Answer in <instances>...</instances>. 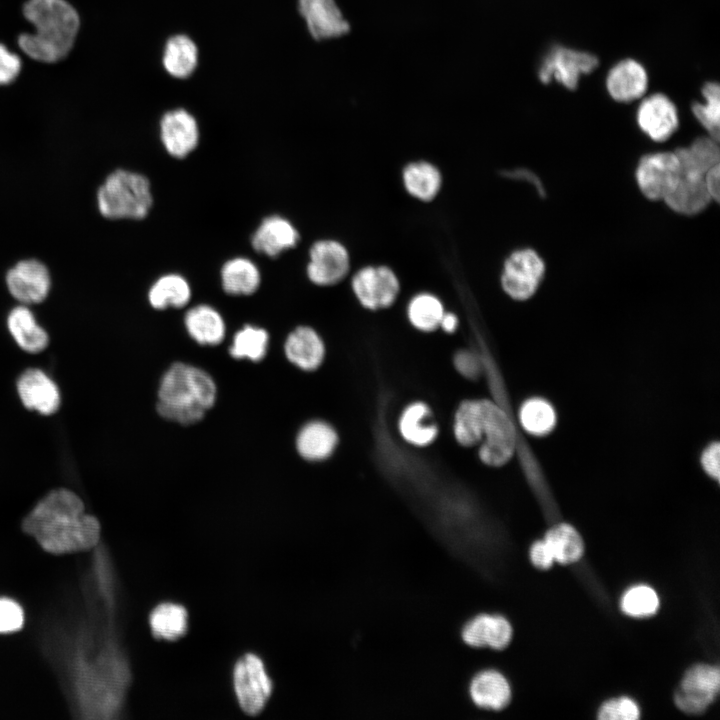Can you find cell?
Wrapping results in <instances>:
<instances>
[{"label":"cell","mask_w":720,"mask_h":720,"mask_svg":"<svg viewBox=\"0 0 720 720\" xmlns=\"http://www.w3.org/2000/svg\"><path fill=\"white\" fill-rule=\"evenodd\" d=\"M482 399L463 401L457 408L453 432L459 444L475 446L482 441Z\"/></svg>","instance_id":"d6a6232c"},{"label":"cell","mask_w":720,"mask_h":720,"mask_svg":"<svg viewBox=\"0 0 720 720\" xmlns=\"http://www.w3.org/2000/svg\"><path fill=\"white\" fill-rule=\"evenodd\" d=\"M187 618L184 607L174 603H163L151 613V630L157 638L176 640L186 632Z\"/></svg>","instance_id":"e575fe53"},{"label":"cell","mask_w":720,"mask_h":720,"mask_svg":"<svg viewBox=\"0 0 720 720\" xmlns=\"http://www.w3.org/2000/svg\"><path fill=\"white\" fill-rule=\"evenodd\" d=\"M22 608L14 601L0 599V633L14 632L23 625Z\"/></svg>","instance_id":"b9f144b4"},{"label":"cell","mask_w":720,"mask_h":720,"mask_svg":"<svg viewBox=\"0 0 720 720\" xmlns=\"http://www.w3.org/2000/svg\"><path fill=\"white\" fill-rule=\"evenodd\" d=\"M285 354L290 362L305 371L317 369L325 354L324 343L317 332L307 326L292 331L285 342Z\"/></svg>","instance_id":"7402d4cb"},{"label":"cell","mask_w":720,"mask_h":720,"mask_svg":"<svg viewBox=\"0 0 720 720\" xmlns=\"http://www.w3.org/2000/svg\"><path fill=\"white\" fill-rule=\"evenodd\" d=\"M704 471L712 478L718 480L720 474V446L713 443L709 445L701 456Z\"/></svg>","instance_id":"f6af8a7d"},{"label":"cell","mask_w":720,"mask_h":720,"mask_svg":"<svg viewBox=\"0 0 720 720\" xmlns=\"http://www.w3.org/2000/svg\"><path fill=\"white\" fill-rule=\"evenodd\" d=\"M659 606L656 592L646 585H638L625 592L621 600L624 613L633 617L653 615Z\"/></svg>","instance_id":"ab89813d"},{"label":"cell","mask_w":720,"mask_h":720,"mask_svg":"<svg viewBox=\"0 0 720 720\" xmlns=\"http://www.w3.org/2000/svg\"><path fill=\"white\" fill-rule=\"evenodd\" d=\"M648 74L644 66L634 59L616 63L606 77L609 95L617 102L628 103L641 98L647 91Z\"/></svg>","instance_id":"ac0fdd59"},{"label":"cell","mask_w":720,"mask_h":720,"mask_svg":"<svg viewBox=\"0 0 720 720\" xmlns=\"http://www.w3.org/2000/svg\"><path fill=\"white\" fill-rule=\"evenodd\" d=\"M197 47L185 35H176L167 41L163 55L166 71L174 77L189 76L197 65Z\"/></svg>","instance_id":"1f68e13d"},{"label":"cell","mask_w":720,"mask_h":720,"mask_svg":"<svg viewBox=\"0 0 720 720\" xmlns=\"http://www.w3.org/2000/svg\"><path fill=\"white\" fill-rule=\"evenodd\" d=\"M481 431V461L490 466L508 462L515 450L514 426L506 412L491 400L482 399Z\"/></svg>","instance_id":"5b68a950"},{"label":"cell","mask_w":720,"mask_h":720,"mask_svg":"<svg viewBox=\"0 0 720 720\" xmlns=\"http://www.w3.org/2000/svg\"><path fill=\"white\" fill-rule=\"evenodd\" d=\"M680 173L675 151H659L639 159L635 179L640 192L648 200L663 201L675 187Z\"/></svg>","instance_id":"52a82bcc"},{"label":"cell","mask_w":720,"mask_h":720,"mask_svg":"<svg viewBox=\"0 0 720 720\" xmlns=\"http://www.w3.org/2000/svg\"><path fill=\"white\" fill-rule=\"evenodd\" d=\"M220 280L227 294L248 296L259 288L261 274L257 265L249 258L234 257L222 265Z\"/></svg>","instance_id":"cb8c5ba5"},{"label":"cell","mask_w":720,"mask_h":720,"mask_svg":"<svg viewBox=\"0 0 720 720\" xmlns=\"http://www.w3.org/2000/svg\"><path fill=\"white\" fill-rule=\"evenodd\" d=\"M522 427L530 434L542 436L552 431L556 414L552 405L541 398H532L523 403L519 412Z\"/></svg>","instance_id":"8d00e7d4"},{"label":"cell","mask_w":720,"mask_h":720,"mask_svg":"<svg viewBox=\"0 0 720 720\" xmlns=\"http://www.w3.org/2000/svg\"><path fill=\"white\" fill-rule=\"evenodd\" d=\"M351 286L357 300L369 310L391 306L400 291L398 277L384 265L359 269L352 277Z\"/></svg>","instance_id":"30bf717a"},{"label":"cell","mask_w":720,"mask_h":720,"mask_svg":"<svg viewBox=\"0 0 720 720\" xmlns=\"http://www.w3.org/2000/svg\"><path fill=\"white\" fill-rule=\"evenodd\" d=\"M233 682L242 710L250 715L261 712L272 692L262 660L252 654L242 657L235 665Z\"/></svg>","instance_id":"9c48e42d"},{"label":"cell","mask_w":720,"mask_h":720,"mask_svg":"<svg viewBox=\"0 0 720 720\" xmlns=\"http://www.w3.org/2000/svg\"><path fill=\"white\" fill-rule=\"evenodd\" d=\"M299 11L315 39L337 37L349 31L334 0H299Z\"/></svg>","instance_id":"d6986e66"},{"label":"cell","mask_w":720,"mask_h":720,"mask_svg":"<svg viewBox=\"0 0 720 720\" xmlns=\"http://www.w3.org/2000/svg\"><path fill=\"white\" fill-rule=\"evenodd\" d=\"M720 687V673L717 667L699 664L684 675L675 694L677 706L687 713L703 712L715 699Z\"/></svg>","instance_id":"7c38bea8"},{"label":"cell","mask_w":720,"mask_h":720,"mask_svg":"<svg viewBox=\"0 0 720 720\" xmlns=\"http://www.w3.org/2000/svg\"><path fill=\"white\" fill-rule=\"evenodd\" d=\"M457 325V316L452 312H444L439 324V328H441L446 333H452L456 330Z\"/></svg>","instance_id":"c3c4849f"},{"label":"cell","mask_w":720,"mask_h":720,"mask_svg":"<svg viewBox=\"0 0 720 720\" xmlns=\"http://www.w3.org/2000/svg\"><path fill=\"white\" fill-rule=\"evenodd\" d=\"M456 369L465 377L474 378L480 373V361L470 351H460L454 359Z\"/></svg>","instance_id":"ee69618b"},{"label":"cell","mask_w":720,"mask_h":720,"mask_svg":"<svg viewBox=\"0 0 720 720\" xmlns=\"http://www.w3.org/2000/svg\"><path fill=\"white\" fill-rule=\"evenodd\" d=\"M298 241L296 227L280 215L265 217L251 236L252 248L271 258L295 247Z\"/></svg>","instance_id":"e0dca14e"},{"label":"cell","mask_w":720,"mask_h":720,"mask_svg":"<svg viewBox=\"0 0 720 720\" xmlns=\"http://www.w3.org/2000/svg\"><path fill=\"white\" fill-rule=\"evenodd\" d=\"M338 442L335 430L322 421H312L299 432L296 446L299 454L309 461L328 458Z\"/></svg>","instance_id":"4316f807"},{"label":"cell","mask_w":720,"mask_h":720,"mask_svg":"<svg viewBox=\"0 0 720 720\" xmlns=\"http://www.w3.org/2000/svg\"><path fill=\"white\" fill-rule=\"evenodd\" d=\"M25 18L34 33H22L18 45L30 58L54 63L65 58L73 47L80 26L75 8L66 0H28Z\"/></svg>","instance_id":"7a4b0ae2"},{"label":"cell","mask_w":720,"mask_h":720,"mask_svg":"<svg viewBox=\"0 0 720 720\" xmlns=\"http://www.w3.org/2000/svg\"><path fill=\"white\" fill-rule=\"evenodd\" d=\"M184 322L189 335L199 344L217 345L224 338V320L209 305L201 304L188 310Z\"/></svg>","instance_id":"484cf974"},{"label":"cell","mask_w":720,"mask_h":720,"mask_svg":"<svg viewBox=\"0 0 720 720\" xmlns=\"http://www.w3.org/2000/svg\"><path fill=\"white\" fill-rule=\"evenodd\" d=\"M191 287L180 274L169 273L159 277L148 291L150 305L158 310L184 307L191 299Z\"/></svg>","instance_id":"4dcf8cb0"},{"label":"cell","mask_w":720,"mask_h":720,"mask_svg":"<svg viewBox=\"0 0 720 720\" xmlns=\"http://www.w3.org/2000/svg\"><path fill=\"white\" fill-rule=\"evenodd\" d=\"M636 122L640 130L654 142L668 140L679 127L678 110L662 93L652 94L639 104Z\"/></svg>","instance_id":"4fadbf2b"},{"label":"cell","mask_w":720,"mask_h":720,"mask_svg":"<svg viewBox=\"0 0 720 720\" xmlns=\"http://www.w3.org/2000/svg\"><path fill=\"white\" fill-rule=\"evenodd\" d=\"M598 65V58L591 53L555 45L542 59L538 77L542 83L555 80L573 90L578 86L580 76L591 73Z\"/></svg>","instance_id":"ba28073f"},{"label":"cell","mask_w":720,"mask_h":720,"mask_svg":"<svg viewBox=\"0 0 720 720\" xmlns=\"http://www.w3.org/2000/svg\"><path fill=\"white\" fill-rule=\"evenodd\" d=\"M470 696L480 708L500 710L509 703L511 689L502 674L488 670L473 678L470 685Z\"/></svg>","instance_id":"d4e9b609"},{"label":"cell","mask_w":720,"mask_h":720,"mask_svg":"<svg viewBox=\"0 0 720 720\" xmlns=\"http://www.w3.org/2000/svg\"><path fill=\"white\" fill-rule=\"evenodd\" d=\"M704 179L712 201L718 202L720 197V164L708 170Z\"/></svg>","instance_id":"7dc6e473"},{"label":"cell","mask_w":720,"mask_h":720,"mask_svg":"<svg viewBox=\"0 0 720 720\" xmlns=\"http://www.w3.org/2000/svg\"><path fill=\"white\" fill-rule=\"evenodd\" d=\"M431 412L423 402H414L402 412L399 419V432L408 443L424 447L429 445L437 436L438 429L428 423Z\"/></svg>","instance_id":"f1b7e54d"},{"label":"cell","mask_w":720,"mask_h":720,"mask_svg":"<svg viewBox=\"0 0 720 720\" xmlns=\"http://www.w3.org/2000/svg\"><path fill=\"white\" fill-rule=\"evenodd\" d=\"M444 312L440 299L430 293L415 295L407 308L410 323L423 332H431L439 328Z\"/></svg>","instance_id":"d590c367"},{"label":"cell","mask_w":720,"mask_h":720,"mask_svg":"<svg viewBox=\"0 0 720 720\" xmlns=\"http://www.w3.org/2000/svg\"><path fill=\"white\" fill-rule=\"evenodd\" d=\"M21 59L0 43V85L13 82L21 71Z\"/></svg>","instance_id":"7bdbcfd3"},{"label":"cell","mask_w":720,"mask_h":720,"mask_svg":"<svg viewBox=\"0 0 720 720\" xmlns=\"http://www.w3.org/2000/svg\"><path fill=\"white\" fill-rule=\"evenodd\" d=\"M717 140L709 135L697 137L687 147L675 151L680 170L684 173L705 175L712 167L720 164V149Z\"/></svg>","instance_id":"83f0119b"},{"label":"cell","mask_w":720,"mask_h":720,"mask_svg":"<svg viewBox=\"0 0 720 720\" xmlns=\"http://www.w3.org/2000/svg\"><path fill=\"white\" fill-rule=\"evenodd\" d=\"M152 204L149 179L143 174L125 169L110 173L97 192L99 212L108 219H143Z\"/></svg>","instance_id":"277c9868"},{"label":"cell","mask_w":720,"mask_h":720,"mask_svg":"<svg viewBox=\"0 0 720 720\" xmlns=\"http://www.w3.org/2000/svg\"><path fill=\"white\" fill-rule=\"evenodd\" d=\"M545 270L544 260L536 250L517 249L506 258L500 283L509 297L524 301L536 293L544 278Z\"/></svg>","instance_id":"8992f818"},{"label":"cell","mask_w":720,"mask_h":720,"mask_svg":"<svg viewBox=\"0 0 720 720\" xmlns=\"http://www.w3.org/2000/svg\"><path fill=\"white\" fill-rule=\"evenodd\" d=\"M511 637L510 623L496 615H479L469 621L462 631L464 642L472 647L502 649L508 645Z\"/></svg>","instance_id":"44dd1931"},{"label":"cell","mask_w":720,"mask_h":720,"mask_svg":"<svg viewBox=\"0 0 720 720\" xmlns=\"http://www.w3.org/2000/svg\"><path fill=\"white\" fill-rule=\"evenodd\" d=\"M544 541L549 547L554 561L570 564L578 561L584 550L579 533L569 524H558L545 535Z\"/></svg>","instance_id":"836d02e7"},{"label":"cell","mask_w":720,"mask_h":720,"mask_svg":"<svg viewBox=\"0 0 720 720\" xmlns=\"http://www.w3.org/2000/svg\"><path fill=\"white\" fill-rule=\"evenodd\" d=\"M10 294L23 304L41 303L48 296L51 278L48 268L35 259L22 260L6 274Z\"/></svg>","instance_id":"5bb4252c"},{"label":"cell","mask_w":720,"mask_h":720,"mask_svg":"<svg viewBox=\"0 0 720 720\" xmlns=\"http://www.w3.org/2000/svg\"><path fill=\"white\" fill-rule=\"evenodd\" d=\"M17 391L23 405L40 414H54L60 406L57 385L40 369L30 368L24 371L17 380Z\"/></svg>","instance_id":"2e32d148"},{"label":"cell","mask_w":720,"mask_h":720,"mask_svg":"<svg viewBox=\"0 0 720 720\" xmlns=\"http://www.w3.org/2000/svg\"><path fill=\"white\" fill-rule=\"evenodd\" d=\"M530 558L534 566L540 569L550 568L554 562L552 553L544 540L536 541L532 545Z\"/></svg>","instance_id":"bcb514c9"},{"label":"cell","mask_w":720,"mask_h":720,"mask_svg":"<svg viewBox=\"0 0 720 720\" xmlns=\"http://www.w3.org/2000/svg\"><path fill=\"white\" fill-rule=\"evenodd\" d=\"M308 279L318 286H332L343 280L350 269L345 246L332 239L318 240L309 249Z\"/></svg>","instance_id":"8fae6325"},{"label":"cell","mask_w":720,"mask_h":720,"mask_svg":"<svg viewBox=\"0 0 720 720\" xmlns=\"http://www.w3.org/2000/svg\"><path fill=\"white\" fill-rule=\"evenodd\" d=\"M199 136L198 124L186 110L175 109L163 115L160 122L161 142L172 157H187L198 146Z\"/></svg>","instance_id":"9a60e30c"},{"label":"cell","mask_w":720,"mask_h":720,"mask_svg":"<svg viewBox=\"0 0 720 720\" xmlns=\"http://www.w3.org/2000/svg\"><path fill=\"white\" fill-rule=\"evenodd\" d=\"M23 529L43 549L55 554L89 549L100 537L98 520L85 513L77 494L64 488L52 490L41 499L24 519Z\"/></svg>","instance_id":"6da1fadb"},{"label":"cell","mask_w":720,"mask_h":720,"mask_svg":"<svg viewBox=\"0 0 720 720\" xmlns=\"http://www.w3.org/2000/svg\"><path fill=\"white\" fill-rule=\"evenodd\" d=\"M406 191L421 201H430L438 194L442 177L438 168L430 162L409 163L402 172Z\"/></svg>","instance_id":"f546056e"},{"label":"cell","mask_w":720,"mask_h":720,"mask_svg":"<svg viewBox=\"0 0 720 720\" xmlns=\"http://www.w3.org/2000/svg\"><path fill=\"white\" fill-rule=\"evenodd\" d=\"M268 340L266 330L246 325L235 334L229 352L236 359L248 358L252 361H260L266 354Z\"/></svg>","instance_id":"74e56055"},{"label":"cell","mask_w":720,"mask_h":720,"mask_svg":"<svg viewBox=\"0 0 720 720\" xmlns=\"http://www.w3.org/2000/svg\"><path fill=\"white\" fill-rule=\"evenodd\" d=\"M704 176L681 172L675 187L663 201L680 215L694 216L703 212L712 202Z\"/></svg>","instance_id":"ffe728a7"},{"label":"cell","mask_w":720,"mask_h":720,"mask_svg":"<svg viewBox=\"0 0 720 720\" xmlns=\"http://www.w3.org/2000/svg\"><path fill=\"white\" fill-rule=\"evenodd\" d=\"M702 95L705 101L703 103L695 102L692 105V113L706 130L707 135L719 141L720 96L718 83H705L702 87Z\"/></svg>","instance_id":"f35d334b"},{"label":"cell","mask_w":720,"mask_h":720,"mask_svg":"<svg viewBox=\"0 0 720 720\" xmlns=\"http://www.w3.org/2000/svg\"><path fill=\"white\" fill-rule=\"evenodd\" d=\"M7 326L15 342L26 352L38 353L48 345L47 332L37 324L33 313L23 305L10 311Z\"/></svg>","instance_id":"603a6c76"},{"label":"cell","mask_w":720,"mask_h":720,"mask_svg":"<svg viewBox=\"0 0 720 720\" xmlns=\"http://www.w3.org/2000/svg\"><path fill=\"white\" fill-rule=\"evenodd\" d=\"M640 716L637 704L628 697L612 699L604 703L598 713L601 720H636Z\"/></svg>","instance_id":"60d3db41"},{"label":"cell","mask_w":720,"mask_h":720,"mask_svg":"<svg viewBox=\"0 0 720 720\" xmlns=\"http://www.w3.org/2000/svg\"><path fill=\"white\" fill-rule=\"evenodd\" d=\"M216 399V385L204 370L173 364L163 375L156 409L163 418L182 425L198 422Z\"/></svg>","instance_id":"3957f363"}]
</instances>
